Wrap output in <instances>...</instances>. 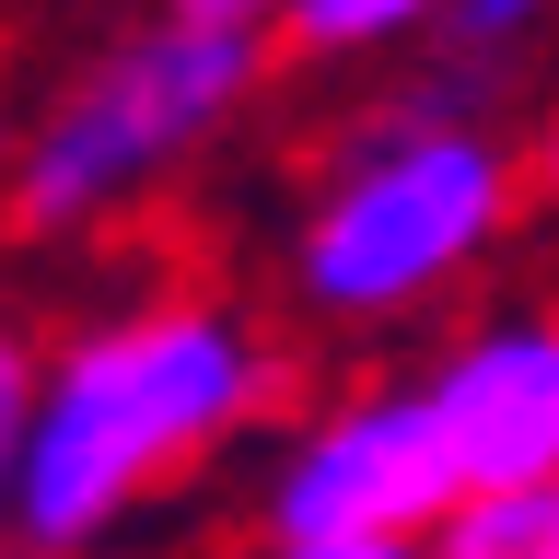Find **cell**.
<instances>
[{
	"mask_svg": "<svg viewBox=\"0 0 559 559\" xmlns=\"http://www.w3.org/2000/svg\"><path fill=\"white\" fill-rule=\"evenodd\" d=\"M431 559H559V478H513V489H466L431 536Z\"/></svg>",
	"mask_w": 559,
	"mask_h": 559,
	"instance_id": "52a82bcc",
	"label": "cell"
},
{
	"mask_svg": "<svg viewBox=\"0 0 559 559\" xmlns=\"http://www.w3.org/2000/svg\"><path fill=\"white\" fill-rule=\"evenodd\" d=\"M536 210L524 129H501V82L419 59L373 105H349L314 152L292 234H280V314L314 338H396L443 314Z\"/></svg>",
	"mask_w": 559,
	"mask_h": 559,
	"instance_id": "7a4b0ae2",
	"label": "cell"
},
{
	"mask_svg": "<svg viewBox=\"0 0 559 559\" xmlns=\"http://www.w3.org/2000/svg\"><path fill=\"white\" fill-rule=\"evenodd\" d=\"M548 47H559V0H454L443 35H431V59L478 70V82H501V94H513Z\"/></svg>",
	"mask_w": 559,
	"mask_h": 559,
	"instance_id": "ba28073f",
	"label": "cell"
},
{
	"mask_svg": "<svg viewBox=\"0 0 559 559\" xmlns=\"http://www.w3.org/2000/svg\"><path fill=\"white\" fill-rule=\"evenodd\" d=\"M454 0H292L280 12V59L304 70H373V59H431Z\"/></svg>",
	"mask_w": 559,
	"mask_h": 559,
	"instance_id": "8992f818",
	"label": "cell"
},
{
	"mask_svg": "<svg viewBox=\"0 0 559 559\" xmlns=\"http://www.w3.org/2000/svg\"><path fill=\"white\" fill-rule=\"evenodd\" d=\"M257 559H431L419 536H338V548H257Z\"/></svg>",
	"mask_w": 559,
	"mask_h": 559,
	"instance_id": "8fae6325",
	"label": "cell"
},
{
	"mask_svg": "<svg viewBox=\"0 0 559 559\" xmlns=\"http://www.w3.org/2000/svg\"><path fill=\"white\" fill-rule=\"evenodd\" d=\"M0 175H12V117H0Z\"/></svg>",
	"mask_w": 559,
	"mask_h": 559,
	"instance_id": "4fadbf2b",
	"label": "cell"
},
{
	"mask_svg": "<svg viewBox=\"0 0 559 559\" xmlns=\"http://www.w3.org/2000/svg\"><path fill=\"white\" fill-rule=\"evenodd\" d=\"M35 384H47V326L0 292V559H12V466L35 431Z\"/></svg>",
	"mask_w": 559,
	"mask_h": 559,
	"instance_id": "9c48e42d",
	"label": "cell"
},
{
	"mask_svg": "<svg viewBox=\"0 0 559 559\" xmlns=\"http://www.w3.org/2000/svg\"><path fill=\"white\" fill-rule=\"evenodd\" d=\"M524 164H536V199L559 210V94L536 105V129H524Z\"/></svg>",
	"mask_w": 559,
	"mask_h": 559,
	"instance_id": "7c38bea8",
	"label": "cell"
},
{
	"mask_svg": "<svg viewBox=\"0 0 559 559\" xmlns=\"http://www.w3.org/2000/svg\"><path fill=\"white\" fill-rule=\"evenodd\" d=\"M280 35L245 24H187V12H140L94 35L47 94L12 117V175H0V222L12 245H105L152 199H175L222 140L269 105Z\"/></svg>",
	"mask_w": 559,
	"mask_h": 559,
	"instance_id": "3957f363",
	"label": "cell"
},
{
	"mask_svg": "<svg viewBox=\"0 0 559 559\" xmlns=\"http://www.w3.org/2000/svg\"><path fill=\"white\" fill-rule=\"evenodd\" d=\"M164 12H187V24H245V35H280V12H292V0H164Z\"/></svg>",
	"mask_w": 559,
	"mask_h": 559,
	"instance_id": "30bf717a",
	"label": "cell"
},
{
	"mask_svg": "<svg viewBox=\"0 0 559 559\" xmlns=\"http://www.w3.org/2000/svg\"><path fill=\"white\" fill-rule=\"evenodd\" d=\"M292 419V349L222 280H140L47 326V384L12 466V559H117L152 513Z\"/></svg>",
	"mask_w": 559,
	"mask_h": 559,
	"instance_id": "6da1fadb",
	"label": "cell"
},
{
	"mask_svg": "<svg viewBox=\"0 0 559 559\" xmlns=\"http://www.w3.org/2000/svg\"><path fill=\"white\" fill-rule=\"evenodd\" d=\"M419 396L443 419V454L466 489L559 478V292L478 304L466 326L419 349Z\"/></svg>",
	"mask_w": 559,
	"mask_h": 559,
	"instance_id": "5b68a950",
	"label": "cell"
},
{
	"mask_svg": "<svg viewBox=\"0 0 559 559\" xmlns=\"http://www.w3.org/2000/svg\"><path fill=\"white\" fill-rule=\"evenodd\" d=\"M466 501L443 454V419L419 396V373H373L292 408L257 443V478H245V524L257 548H338V536H443V513Z\"/></svg>",
	"mask_w": 559,
	"mask_h": 559,
	"instance_id": "277c9868",
	"label": "cell"
}]
</instances>
